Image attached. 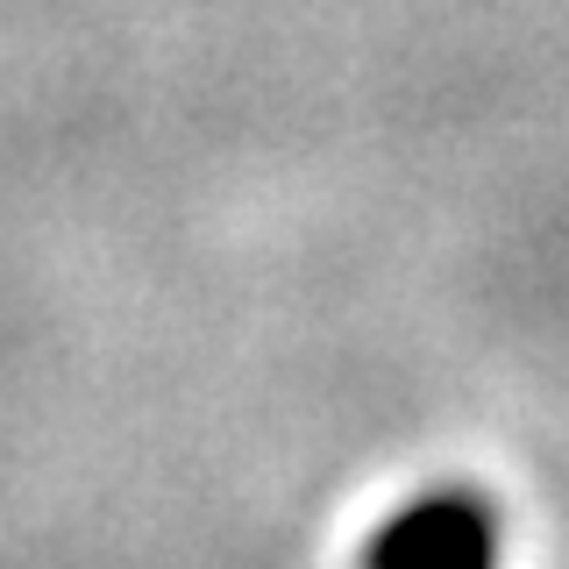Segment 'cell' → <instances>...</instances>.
<instances>
[{
    "mask_svg": "<svg viewBox=\"0 0 569 569\" xmlns=\"http://www.w3.org/2000/svg\"><path fill=\"white\" fill-rule=\"evenodd\" d=\"M498 556V512L485 491H420L363 541V562H491Z\"/></svg>",
    "mask_w": 569,
    "mask_h": 569,
    "instance_id": "1",
    "label": "cell"
}]
</instances>
